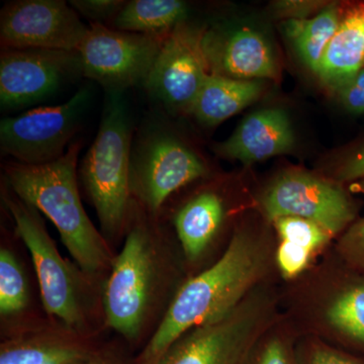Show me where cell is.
<instances>
[{"instance_id": "cell-1", "label": "cell", "mask_w": 364, "mask_h": 364, "mask_svg": "<svg viewBox=\"0 0 364 364\" xmlns=\"http://www.w3.org/2000/svg\"><path fill=\"white\" fill-rule=\"evenodd\" d=\"M267 264V250L259 241L247 232L235 233L221 258L177 291L139 364H157L182 335L233 311Z\"/></svg>"}, {"instance_id": "cell-2", "label": "cell", "mask_w": 364, "mask_h": 364, "mask_svg": "<svg viewBox=\"0 0 364 364\" xmlns=\"http://www.w3.org/2000/svg\"><path fill=\"white\" fill-rule=\"evenodd\" d=\"M81 145L80 141L72 143L56 161L42 165L9 161L4 169L9 188L54 224L81 272L92 275L112 265L114 258L81 202L77 183Z\"/></svg>"}, {"instance_id": "cell-3", "label": "cell", "mask_w": 364, "mask_h": 364, "mask_svg": "<svg viewBox=\"0 0 364 364\" xmlns=\"http://www.w3.org/2000/svg\"><path fill=\"white\" fill-rule=\"evenodd\" d=\"M133 127L123 93H107L97 135L80 165V178L97 210L102 233L128 227L133 198L130 164Z\"/></svg>"}, {"instance_id": "cell-4", "label": "cell", "mask_w": 364, "mask_h": 364, "mask_svg": "<svg viewBox=\"0 0 364 364\" xmlns=\"http://www.w3.org/2000/svg\"><path fill=\"white\" fill-rule=\"evenodd\" d=\"M129 232L121 252L114 258L105 284L107 323L128 340L142 332L155 301L159 258L150 225L129 220Z\"/></svg>"}, {"instance_id": "cell-5", "label": "cell", "mask_w": 364, "mask_h": 364, "mask_svg": "<svg viewBox=\"0 0 364 364\" xmlns=\"http://www.w3.org/2000/svg\"><path fill=\"white\" fill-rule=\"evenodd\" d=\"M207 173L200 155L159 119L146 124L133 140L132 198L148 214L156 215L174 193Z\"/></svg>"}, {"instance_id": "cell-6", "label": "cell", "mask_w": 364, "mask_h": 364, "mask_svg": "<svg viewBox=\"0 0 364 364\" xmlns=\"http://www.w3.org/2000/svg\"><path fill=\"white\" fill-rule=\"evenodd\" d=\"M9 191H2V200L32 257L46 312L68 329L77 330L85 321V284L80 274L59 253L40 213Z\"/></svg>"}, {"instance_id": "cell-7", "label": "cell", "mask_w": 364, "mask_h": 364, "mask_svg": "<svg viewBox=\"0 0 364 364\" xmlns=\"http://www.w3.org/2000/svg\"><path fill=\"white\" fill-rule=\"evenodd\" d=\"M167 36L122 32L90 21L77 50L82 75L97 81L107 93L143 85Z\"/></svg>"}, {"instance_id": "cell-8", "label": "cell", "mask_w": 364, "mask_h": 364, "mask_svg": "<svg viewBox=\"0 0 364 364\" xmlns=\"http://www.w3.org/2000/svg\"><path fill=\"white\" fill-rule=\"evenodd\" d=\"M90 102V90H78L64 104L41 107L0 123V149L14 161L42 165L56 161L70 147Z\"/></svg>"}, {"instance_id": "cell-9", "label": "cell", "mask_w": 364, "mask_h": 364, "mask_svg": "<svg viewBox=\"0 0 364 364\" xmlns=\"http://www.w3.org/2000/svg\"><path fill=\"white\" fill-rule=\"evenodd\" d=\"M203 36V30L186 23L174 28L144 82L151 97L170 112L189 114L210 74Z\"/></svg>"}, {"instance_id": "cell-10", "label": "cell", "mask_w": 364, "mask_h": 364, "mask_svg": "<svg viewBox=\"0 0 364 364\" xmlns=\"http://www.w3.org/2000/svg\"><path fill=\"white\" fill-rule=\"evenodd\" d=\"M265 215L299 217L315 223L335 236L355 219L350 196L339 184L301 170H289L277 177L262 198Z\"/></svg>"}, {"instance_id": "cell-11", "label": "cell", "mask_w": 364, "mask_h": 364, "mask_svg": "<svg viewBox=\"0 0 364 364\" xmlns=\"http://www.w3.org/2000/svg\"><path fill=\"white\" fill-rule=\"evenodd\" d=\"M69 2L18 0L0 14L2 50H58L77 52L87 33Z\"/></svg>"}, {"instance_id": "cell-12", "label": "cell", "mask_w": 364, "mask_h": 364, "mask_svg": "<svg viewBox=\"0 0 364 364\" xmlns=\"http://www.w3.org/2000/svg\"><path fill=\"white\" fill-rule=\"evenodd\" d=\"M264 316L243 301L227 315L189 330L157 364H241Z\"/></svg>"}, {"instance_id": "cell-13", "label": "cell", "mask_w": 364, "mask_h": 364, "mask_svg": "<svg viewBox=\"0 0 364 364\" xmlns=\"http://www.w3.org/2000/svg\"><path fill=\"white\" fill-rule=\"evenodd\" d=\"M77 73L82 74L78 52L2 50L0 54L2 109L26 107L51 97Z\"/></svg>"}, {"instance_id": "cell-14", "label": "cell", "mask_w": 364, "mask_h": 364, "mask_svg": "<svg viewBox=\"0 0 364 364\" xmlns=\"http://www.w3.org/2000/svg\"><path fill=\"white\" fill-rule=\"evenodd\" d=\"M203 47L210 74L238 80L277 76L272 48L259 33L250 28H241L225 36L205 32Z\"/></svg>"}, {"instance_id": "cell-15", "label": "cell", "mask_w": 364, "mask_h": 364, "mask_svg": "<svg viewBox=\"0 0 364 364\" xmlns=\"http://www.w3.org/2000/svg\"><path fill=\"white\" fill-rule=\"evenodd\" d=\"M294 135L282 109H264L246 117L238 128L215 148L218 154L250 165L293 150Z\"/></svg>"}, {"instance_id": "cell-16", "label": "cell", "mask_w": 364, "mask_h": 364, "mask_svg": "<svg viewBox=\"0 0 364 364\" xmlns=\"http://www.w3.org/2000/svg\"><path fill=\"white\" fill-rule=\"evenodd\" d=\"M363 68L364 2H360L344 11L316 74L323 85L337 92Z\"/></svg>"}, {"instance_id": "cell-17", "label": "cell", "mask_w": 364, "mask_h": 364, "mask_svg": "<svg viewBox=\"0 0 364 364\" xmlns=\"http://www.w3.org/2000/svg\"><path fill=\"white\" fill-rule=\"evenodd\" d=\"M226 210L221 196L205 191L188 200L174 217L177 236L189 261L207 250L224 223Z\"/></svg>"}, {"instance_id": "cell-18", "label": "cell", "mask_w": 364, "mask_h": 364, "mask_svg": "<svg viewBox=\"0 0 364 364\" xmlns=\"http://www.w3.org/2000/svg\"><path fill=\"white\" fill-rule=\"evenodd\" d=\"M261 90L258 80H238L210 74L189 114L205 126H218L253 104Z\"/></svg>"}, {"instance_id": "cell-19", "label": "cell", "mask_w": 364, "mask_h": 364, "mask_svg": "<svg viewBox=\"0 0 364 364\" xmlns=\"http://www.w3.org/2000/svg\"><path fill=\"white\" fill-rule=\"evenodd\" d=\"M93 358L77 340L57 335L21 336L0 348V364H81Z\"/></svg>"}, {"instance_id": "cell-20", "label": "cell", "mask_w": 364, "mask_h": 364, "mask_svg": "<svg viewBox=\"0 0 364 364\" xmlns=\"http://www.w3.org/2000/svg\"><path fill=\"white\" fill-rule=\"evenodd\" d=\"M188 6L181 0H131L127 1L111 28L122 32L167 36L186 23Z\"/></svg>"}, {"instance_id": "cell-21", "label": "cell", "mask_w": 364, "mask_h": 364, "mask_svg": "<svg viewBox=\"0 0 364 364\" xmlns=\"http://www.w3.org/2000/svg\"><path fill=\"white\" fill-rule=\"evenodd\" d=\"M343 14L340 4H328L313 18L289 20L284 23V31L296 47L299 58L315 73L326 48L338 30Z\"/></svg>"}, {"instance_id": "cell-22", "label": "cell", "mask_w": 364, "mask_h": 364, "mask_svg": "<svg viewBox=\"0 0 364 364\" xmlns=\"http://www.w3.org/2000/svg\"><path fill=\"white\" fill-rule=\"evenodd\" d=\"M327 318L335 329L364 344V282L342 291L328 309Z\"/></svg>"}, {"instance_id": "cell-23", "label": "cell", "mask_w": 364, "mask_h": 364, "mask_svg": "<svg viewBox=\"0 0 364 364\" xmlns=\"http://www.w3.org/2000/svg\"><path fill=\"white\" fill-rule=\"evenodd\" d=\"M25 272L13 251L0 249V314L7 318L23 312L28 301Z\"/></svg>"}, {"instance_id": "cell-24", "label": "cell", "mask_w": 364, "mask_h": 364, "mask_svg": "<svg viewBox=\"0 0 364 364\" xmlns=\"http://www.w3.org/2000/svg\"><path fill=\"white\" fill-rule=\"evenodd\" d=\"M282 241L289 242L315 253L323 247L331 235L322 227L299 217H282L274 220Z\"/></svg>"}, {"instance_id": "cell-25", "label": "cell", "mask_w": 364, "mask_h": 364, "mask_svg": "<svg viewBox=\"0 0 364 364\" xmlns=\"http://www.w3.org/2000/svg\"><path fill=\"white\" fill-rule=\"evenodd\" d=\"M314 253L289 242L282 241L277 249V264L284 277L291 279L303 272L310 263Z\"/></svg>"}, {"instance_id": "cell-26", "label": "cell", "mask_w": 364, "mask_h": 364, "mask_svg": "<svg viewBox=\"0 0 364 364\" xmlns=\"http://www.w3.org/2000/svg\"><path fill=\"white\" fill-rule=\"evenodd\" d=\"M127 1L124 0H71L69 4L76 13L90 18L91 23L112 21ZM105 25V23H104Z\"/></svg>"}, {"instance_id": "cell-27", "label": "cell", "mask_w": 364, "mask_h": 364, "mask_svg": "<svg viewBox=\"0 0 364 364\" xmlns=\"http://www.w3.org/2000/svg\"><path fill=\"white\" fill-rule=\"evenodd\" d=\"M339 249L349 264L364 272V219L348 228L340 241Z\"/></svg>"}, {"instance_id": "cell-28", "label": "cell", "mask_w": 364, "mask_h": 364, "mask_svg": "<svg viewBox=\"0 0 364 364\" xmlns=\"http://www.w3.org/2000/svg\"><path fill=\"white\" fill-rule=\"evenodd\" d=\"M328 2L324 1H277L273 4L274 13L282 18H289V20H308L311 16H315L320 13Z\"/></svg>"}, {"instance_id": "cell-29", "label": "cell", "mask_w": 364, "mask_h": 364, "mask_svg": "<svg viewBox=\"0 0 364 364\" xmlns=\"http://www.w3.org/2000/svg\"><path fill=\"white\" fill-rule=\"evenodd\" d=\"M337 93L347 112L364 114V68Z\"/></svg>"}, {"instance_id": "cell-30", "label": "cell", "mask_w": 364, "mask_h": 364, "mask_svg": "<svg viewBox=\"0 0 364 364\" xmlns=\"http://www.w3.org/2000/svg\"><path fill=\"white\" fill-rule=\"evenodd\" d=\"M337 178L347 182L364 178V142L342 163Z\"/></svg>"}, {"instance_id": "cell-31", "label": "cell", "mask_w": 364, "mask_h": 364, "mask_svg": "<svg viewBox=\"0 0 364 364\" xmlns=\"http://www.w3.org/2000/svg\"><path fill=\"white\" fill-rule=\"evenodd\" d=\"M258 364H291L284 345L279 340H272L261 353Z\"/></svg>"}, {"instance_id": "cell-32", "label": "cell", "mask_w": 364, "mask_h": 364, "mask_svg": "<svg viewBox=\"0 0 364 364\" xmlns=\"http://www.w3.org/2000/svg\"><path fill=\"white\" fill-rule=\"evenodd\" d=\"M310 364H360L353 359L329 349H318L314 352Z\"/></svg>"}, {"instance_id": "cell-33", "label": "cell", "mask_w": 364, "mask_h": 364, "mask_svg": "<svg viewBox=\"0 0 364 364\" xmlns=\"http://www.w3.org/2000/svg\"><path fill=\"white\" fill-rule=\"evenodd\" d=\"M352 188H353L354 191H358V193H360L364 195V178L355 182V183L352 186Z\"/></svg>"}, {"instance_id": "cell-34", "label": "cell", "mask_w": 364, "mask_h": 364, "mask_svg": "<svg viewBox=\"0 0 364 364\" xmlns=\"http://www.w3.org/2000/svg\"><path fill=\"white\" fill-rule=\"evenodd\" d=\"M81 364H109L107 363H105V361L100 360V359L93 358L90 361H86L85 363Z\"/></svg>"}]
</instances>
